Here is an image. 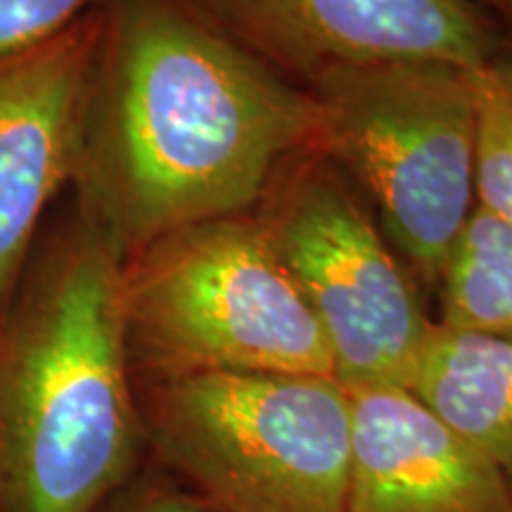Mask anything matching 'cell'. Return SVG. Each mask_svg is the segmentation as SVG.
Returning <instances> with one entry per match:
<instances>
[{
	"mask_svg": "<svg viewBox=\"0 0 512 512\" xmlns=\"http://www.w3.org/2000/svg\"><path fill=\"white\" fill-rule=\"evenodd\" d=\"M441 320L448 330L512 339V228L472 209L439 283Z\"/></svg>",
	"mask_w": 512,
	"mask_h": 512,
	"instance_id": "11",
	"label": "cell"
},
{
	"mask_svg": "<svg viewBox=\"0 0 512 512\" xmlns=\"http://www.w3.org/2000/svg\"><path fill=\"white\" fill-rule=\"evenodd\" d=\"M100 41L95 8L48 41L0 57V316L74 183Z\"/></svg>",
	"mask_w": 512,
	"mask_h": 512,
	"instance_id": "8",
	"label": "cell"
},
{
	"mask_svg": "<svg viewBox=\"0 0 512 512\" xmlns=\"http://www.w3.org/2000/svg\"><path fill=\"white\" fill-rule=\"evenodd\" d=\"M252 214L328 339L337 380L411 387L437 320L342 171L309 152Z\"/></svg>",
	"mask_w": 512,
	"mask_h": 512,
	"instance_id": "6",
	"label": "cell"
},
{
	"mask_svg": "<svg viewBox=\"0 0 512 512\" xmlns=\"http://www.w3.org/2000/svg\"><path fill=\"white\" fill-rule=\"evenodd\" d=\"M95 512H207L202 503L155 463H143Z\"/></svg>",
	"mask_w": 512,
	"mask_h": 512,
	"instance_id": "14",
	"label": "cell"
},
{
	"mask_svg": "<svg viewBox=\"0 0 512 512\" xmlns=\"http://www.w3.org/2000/svg\"><path fill=\"white\" fill-rule=\"evenodd\" d=\"M351 451L344 512H512V486L401 384L347 387Z\"/></svg>",
	"mask_w": 512,
	"mask_h": 512,
	"instance_id": "9",
	"label": "cell"
},
{
	"mask_svg": "<svg viewBox=\"0 0 512 512\" xmlns=\"http://www.w3.org/2000/svg\"><path fill=\"white\" fill-rule=\"evenodd\" d=\"M62 202L0 316V512H95L147 453L124 256Z\"/></svg>",
	"mask_w": 512,
	"mask_h": 512,
	"instance_id": "2",
	"label": "cell"
},
{
	"mask_svg": "<svg viewBox=\"0 0 512 512\" xmlns=\"http://www.w3.org/2000/svg\"><path fill=\"white\" fill-rule=\"evenodd\" d=\"M472 3H477V5H482V8H486L491 12V15H494L496 19L503 15V10L508 8V3L510 0H472Z\"/></svg>",
	"mask_w": 512,
	"mask_h": 512,
	"instance_id": "16",
	"label": "cell"
},
{
	"mask_svg": "<svg viewBox=\"0 0 512 512\" xmlns=\"http://www.w3.org/2000/svg\"><path fill=\"white\" fill-rule=\"evenodd\" d=\"M133 380L207 373L335 377L311 306L254 214L164 235L124 261Z\"/></svg>",
	"mask_w": 512,
	"mask_h": 512,
	"instance_id": "3",
	"label": "cell"
},
{
	"mask_svg": "<svg viewBox=\"0 0 512 512\" xmlns=\"http://www.w3.org/2000/svg\"><path fill=\"white\" fill-rule=\"evenodd\" d=\"M316 138L311 93L200 0H107L67 195L126 261L181 228L252 214Z\"/></svg>",
	"mask_w": 512,
	"mask_h": 512,
	"instance_id": "1",
	"label": "cell"
},
{
	"mask_svg": "<svg viewBox=\"0 0 512 512\" xmlns=\"http://www.w3.org/2000/svg\"><path fill=\"white\" fill-rule=\"evenodd\" d=\"M107 0H0V57L48 41Z\"/></svg>",
	"mask_w": 512,
	"mask_h": 512,
	"instance_id": "13",
	"label": "cell"
},
{
	"mask_svg": "<svg viewBox=\"0 0 512 512\" xmlns=\"http://www.w3.org/2000/svg\"><path fill=\"white\" fill-rule=\"evenodd\" d=\"M316 152L358 183L384 238L437 290L475 209V93L446 62L339 67L306 83Z\"/></svg>",
	"mask_w": 512,
	"mask_h": 512,
	"instance_id": "5",
	"label": "cell"
},
{
	"mask_svg": "<svg viewBox=\"0 0 512 512\" xmlns=\"http://www.w3.org/2000/svg\"><path fill=\"white\" fill-rule=\"evenodd\" d=\"M242 46L299 86L339 67L508 53L501 22L472 0H200Z\"/></svg>",
	"mask_w": 512,
	"mask_h": 512,
	"instance_id": "7",
	"label": "cell"
},
{
	"mask_svg": "<svg viewBox=\"0 0 512 512\" xmlns=\"http://www.w3.org/2000/svg\"><path fill=\"white\" fill-rule=\"evenodd\" d=\"M498 22H501L503 34H505V43H508V50L512 55V0L508 3V8L503 10V15L498 17Z\"/></svg>",
	"mask_w": 512,
	"mask_h": 512,
	"instance_id": "15",
	"label": "cell"
},
{
	"mask_svg": "<svg viewBox=\"0 0 512 512\" xmlns=\"http://www.w3.org/2000/svg\"><path fill=\"white\" fill-rule=\"evenodd\" d=\"M408 389L512 486V339L434 323Z\"/></svg>",
	"mask_w": 512,
	"mask_h": 512,
	"instance_id": "10",
	"label": "cell"
},
{
	"mask_svg": "<svg viewBox=\"0 0 512 512\" xmlns=\"http://www.w3.org/2000/svg\"><path fill=\"white\" fill-rule=\"evenodd\" d=\"M136 394L150 463L207 512H344L351 406L337 377L207 373Z\"/></svg>",
	"mask_w": 512,
	"mask_h": 512,
	"instance_id": "4",
	"label": "cell"
},
{
	"mask_svg": "<svg viewBox=\"0 0 512 512\" xmlns=\"http://www.w3.org/2000/svg\"><path fill=\"white\" fill-rule=\"evenodd\" d=\"M475 93V207L512 228V55L470 69Z\"/></svg>",
	"mask_w": 512,
	"mask_h": 512,
	"instance_id": "12",
	"label": "cell"
}]
</instances>
